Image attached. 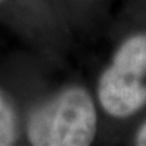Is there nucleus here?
<instances>
[{"mask_svg": "<svg viewBox=\"0 0 146 146\" xmlns=\"http://www.w3.org/2000/svg\"><path fill=\"white\" fill-rule=\"evenodd\" d=\"M96 134V110L85 89L72 87L31 115L27 135L36 146H85Z\"/></svg>", "mask_w": 146, "mask_h": 146, "instance_id": "obj_1", "label": "nucleus"}, {"mask_svg": "<svg viewBox=\"0 0 146 146\" xmlns=\"http://www.w3.org/2000/svg\"><path fill=\"white\" fill-rule=\"evenodd\" d=\"M99 102L111 116L126 118L146 104V34L129 38L99 81Z\"/></svg>", "mask_w": 146, "mask_h": 146, "instance_id": "obj_2", "label": "nucleus"}, {"mask_svg": "<svg viewBox=\"0 0 146 146\" xmlns=\"http://www.w3.org/2000/svg\"><path fill=\"white\" fill-rule=\"evenodd\" d=\"M16 139V119L14 110L0 94V146L12 145Z\"/></svg>", "mask_w": 146, "mask_h": 146, "instance_id": "obj_3", "label": "nucleus"}, {"mask_svg": "<svg viewBox=\"0 0 146 146\" xmlns=\"http://www.w3.org/2000/svg\"><path fill=\"white\" fill-rule=\"evenodd\" d=\"M137 145L146 146V123L142 126L139 131H138V135H137Z\"/></svg>", "mask_w": 146, "mask_h": 146, "instance_id": "obj_4", "label": "nucleus"}]
</instances>
